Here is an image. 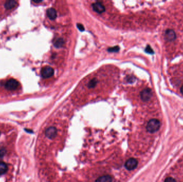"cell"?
Instances as JSON below:
<instances>
[{"label":"cell","mask_w":183,"mask_h":182,"mask_svg":"<svg viewBox=\"0 0 183 182\" xmlns=\"http://www.w3.org/2000/svg\"><path fill=\"white\" fill-rule=\"evenodd\" d=\"M167 174L172 176L175 182H183V156L177 161Z\"/></svg>","instance_id":"6da1fadb"},{"label":"cell","mask_w":183,"mask_h":182,"mask_svg":"<svg viewBox=\"0 0 183 182\" xmlns=\"http://www.w3.org/2000/svg\"><path fill=\"white\" fill-rule=\"evenodd\" d=\"M161 122L157 119H151L147 122L146 130L150 134H154L159 131L161 127Z\"/></svg>","instance_id":"7a4b0ae2"},{"label":"cell","mask_w":183,"mask_h":182,"mask_svg":"<svg viewBox=\"0 0 183 182\" xmlns=\"http://www.w3.org/2000/svg\"><path fill=\"white\" fill-rule=\"evenodd\" d=\"M138 162L137 159L135 158H130L125 162V168L128 170H132L135 169L137 167Z\"/></svg>","instance_id":"3957f363"},{"label":"cell","mask_w":183,"mask_h":182,"mask_svg":"<svg viewBox=\"0 0 183 182\" xmlns=\"http://www.w3.org/2000/svg\"><path fill=\"white\" fill-rule=\"evenodd\" d=\"M19 83L17 80L14 79H10L5 84V88L9 90H14L19 86Z\"/></svg>","instance_id":"277c9868"},{"label":"cell","mask_w":183,"mask_h":182,"mask_svg":"<svg viewBox=\"0 0 183 182\" xmlns=\"http://www.w3.org/2000/svg\"><path fill=\"white\" fill-rule=\"evenodd\" d=\"M152 96V90L149 88H145L140 93V97L144 102L149 101Z\"/></svg>","instance_id":"5b68a950"},{"label":"cell","mask_w":183,"mask_h":182,"mask_svg":"<svg viewBox=\"0 0 183 182\" xmlns=\"http://www.w3.org/2000/svg\"><path fill=\"white\" fill-rule=\"evenodd\" d=\"M164 38L166 41L172 42L175 40L176 38V34L175 31L172 29H168L165 32Z\"/></svg>","instance_id":"8992f818"},{"label":"cell","mask_w":183,"mask_h":182,"mask_svg":"<svg viewBox=\"0 0 183 182\" xmlns=\"http://www.w3.org/2000/svg\"><path fill=\"white\" fill-rule=\"evenodd\" d=\"M41 75L44 78H48L52 77L54 74V70L51 67L46 66L41 70Z\"/></svg>","instance_id":"52a82bcc"},{"label":"cell","mask_w":183,"mask_h":182,"mask_svg":"<svg viewBox=\"0 0 183 182\" xmlns=\"http://www.w3.org/2000/svg\"><path fill=\"white\" fill-rule=\"evenodd\" d=\"M57 134V130L55 127H50L46 129L45 134L46 136L50 139L55 138Z\"/></svg>","instance_id":"ba28073f"},{"label":"cell","mask_w":183,"mask_h":182,"mask_svg":"<svg viewBox=\"0 0 183 182\" xmlns=\"http://www.w3.org/2000/svg\"><path fill=\"white\" fill-rule=\"evenodd\" d=\"M92 6L93 10L97 13L102 14L105 11V7H104V5L99 2H96L93 3Z\"/></svg>","instance_id":"9c48e42d"},{"label":"cell","mask_w":183,"mask_h":182,"mask_svg":"<svg viewBox=\"0 0 183 182\" xmlns=\"http://www.w3.org/2000/svg\"><path fill=\"white\" fill-rule=\"evenodd\" d=\"M47 15L51 20H54L57 17V12L55 9L51 8L47 10Z\"/></svg>","instance_id":"30bf717a"},{"label":"cell","mask_w":183,"mask_h":182,"mask_svg":"<svg viewBox=\"0 0 183 182\" xmlns=\"http://www.w3.org/2000/svg\"><path fill=\"white\" fill-rule=\"evenodd\" d=\"M113 178L110 175H104L98 178L95 182H112Z\"/></svg>","instance_id":"8fae6325"},{"label":"cell","mask_w":183,"mask_h":182,"mask_svg":"<svg viewBox=\"0 0 183 182\" xmlns=\"http://www.w3.org/2000/svg\"><path fill=\"white\" fill-rule=\"evenodd\" d=\"M17 5V2L14 1V0H11V1H8L5 3V8L7 9H11L12 8L15 7Z\"/></svg>","instance_id":"7c38bea8"},{"label":"cell","mask_w":183,"mask_h":182,"mask_svg":"<svg viewBox=\"0 0 183 182\" xmlns=\"http://www.w3.org/2000/svg\"><path fill=\"white\" fill-rule=\"evenodd\" d=\"M64 44V41L62 38H58L56 39L54 42V45L56 48H61Z\"/></svg>","instance_id":"4fadbf2b"},{"label":"cell","mask_w":183,"mask_h":182,"mask_svg":"<svg viewBox=\"0 0 183 182\" xmlns=\"http://www.w3.org/2000/svg\"><path fill=\"white\" fill-rule=\"evenodd\" d=\"M8 170L7 165L3 162H0V175H3L7 172Z\"/></svg>","instance_id":"5bb4252c"},{"label":"cell","mask_w":183,"mask_h":182,"mask_svg":"<svg viewBox=\"0 0 183 182\" xmlns=\"http://www.w3.org/2000/svg\"><path fill=\"white\" fill-rule=\"evenodd\" d=\"M6 150L4 147H0V158H2L6 153Z\"/></svg>","instance_id":"9a60e30c"},{"label":"cell","mask_w":183,"mask_h":182,"mask_svg":"<svg viewBox=\"0 0 183 182\" xmlns=\"http://www.w3.org/2000/svg\"><path fill=\"white\" fill-rule=\"evenodd\" d=\"M145 51H146V53H150V54H152V53H154V51H153V50L152 49V48L149 46H147L146 48V49H145Z\"/></svg>","instance_id":"2e32d148"},{"label":"cell","mask_w":183,"mask_h":182,"mask_svg":"<svg viewBox=\"0 0 183 182\" xmlns=\"http://www.w3.org/2000/svg\"><path fill=\"white\" fill-rule=\"evenodd\" d=\"M119 50V48L118 47H113V48H110L108 50L110 52H116Z\"/></svg>","instance_id":"e0dca14e"},{"label":"cell","mask_w":183,"mask_h":182,"mask_svg":"<svg viewBox=\"0 0 183 182\" xmlns=\"http://www.w3.org/2000/svg\"><path fill=\"white\" fill-rule=\"evenodd\" d=\"M77 27H78V28L81 31H84V26H82V24H77Z\"/></svg>","instance_id":"ac0fdd59"},{"label":"cell","mask_w":183,"mask_h":182,"mask_svg":"<svg viewBox=\"0 0 183 182\" xmlns=\"http://www.w3.org/2000/svg\"><path fill=\"white\" fill-rule=\"evenodd\" d=\"M181 93H182L183 95V85L181 87Z\"/></svg>","instance_id":"d6986e66"},{"label":"cell","mask_w":183,"mask_h":182,"mask_svg":"<svg viewBox=\"0 0 183 182\" xmlns=\"http://www.w3.org/2000/svg\"><path fill=\"white\" fill-rule=\"evenodd\" d=\"M33 2L34 3H38L41 2L42 1H34Z\"/></svg>","instance_id":"ffe728a7"}]
</instances>
